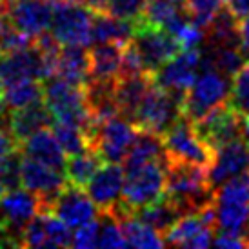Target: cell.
Masks as SVG:
<instances>
[{"label":"cell","instance_id":"obj_1","mask_svg":"<svg viewBox=\"0 0 249 249\" xmlns=\"http://www.w3.org/2000/svg\"><path fill=\"white\" fill-rule=\"evenodd\" d=\"M180 214L196 213L214 204V189L209 184L208 169L186 162L167 160L166 193Z\"/></svg>","mask_w":249,"mask_h":249},{"label":"cell","instance_id":"obj_2","mask_svg":"<svg viewBox=\"0 0 249 249\" xmlns=\"http://www.w3.org/2000/svg\"><path fill=\"white\" fill-rule=\"evenodd\" d=\"M44 104L53 115V120L82 127L91 145L95 125L91 120V111L82 86H75L60 76H53L44 82Z\"/></svg>","mask_w":249,"mask_h":249},{"label":"cell","instance_id":"obj_3","mask_svg":"<svg viewBox=\"0 0 249 249\" xmlns=\"http://www.w3.org/2000/svg\"><path fill=\"white\" fill-rule=\"evenodd\" d=\"M166 164L164 162H149L131 171H125L122 202L115 209V216L124 213H133L135 209L153 204L166 193Z\"/></svg>","mask_w":249,"mask_h":249},{"label":"cell","instance_id":"obj_4","mask_svg":"<svg viewBox=\"0 0 249 249\" xmlns=\"http://www.w3.org/2000/svg\"><path fill=\"white\" fill-rule=\"evenodd\" d=\"M231 93V78L222 71L209 68L195 78L193 86L186 91L182 102V117L196 122L209 111L226 104Z\"/></svg>","mask_w":249,"mask_h":249},{"label":"cell","instance_id":"obj_5","mask_svg":"<svg viewBox=\"0 0 249 249\" xmlns=\"http://www.w3.org/2000/svg\"><path fill=\"white\" fill-rule=\"evenodd\" d=\"M184 97L186 95H178L153 84L144 100L140 102L133 124L139 129H147L162 137L182 117Z\"/></svg>","mask_w":249,"mask_h":249},{"label":"cell","instance_id":"obj_6","mask_svg":"<svg viewBox=\"0 0 249 249\" xmlns=\"http://www.w3.org/2000/svg\"><path fill=\"white\" fill-rule=\"evenodd\" d=\"M53 7L51 28L56 40L62 46H84L91 44V26L95 13L76 0H49Z\"/></svg>","mask_w":249,"mask_h":249},{"label":"cell","instance_id":"obj_7","mask_svg":"<svg viewBox=\"0 0 249 249\" xmlns=\"http://www.w3.org/2000/svg\"><path fill=\"white\" fill-rule=\"evenodd\" d=\"M164 149H166L167 160L175 162H186L193 166H200L209 169L213 164L214 151L209 144L202 139L198 131L195 129L191 120L180 117L164 135Z\"/></svg>","mask_w":249,"mask_h":249},{"label":"cell","instance_id":"obj_8","mask_svg":"<svg viewBox=\"0 0 249 249\" xmlns=\"http://www.w3.org/2000/svg\"><path fill=\"white\" fill-rule=\"evenodd\" d=\"M131 42L139 49L145 71L151 75L182 49L167 29L145 24L140 18H137V33L131 38Z\"/></svg>","mask_w":249,"mask_h":249},{"label":"cell","instance_id":"obj_9","mask_svg":"<svg viewBox=\"0 0 249 249\" xmlns=\"http://www.w3.org/2000/svg\"><path fill=\"white\" fill-rule=\"evenodd\" d=\"M214 206V204H213ZM208 206L196 213H186L178 216L164 235L166 246L204 249L213 246L214 238V208Z\"/></svg>","mask_w":249,"mask_h":249},{"label":"cell","instance_id":"obj_10","mask_svg":"<svg viewBox=\"0 0 249 249\" xmlns=\"http://www.w3.org/2000/svg\"><path fill=\"white\" fill-rule=\"evenodd\" d=\"M137 133H139V127L131 120L118 115L98 125L91 139L89 147L97 149L104 162L122 164L131 144L135 142Z\"/></svg>","mask_w":249,"mask_h":249},{"label":"cell","instance_id":"obj_11","mask_svg":"<svg viewBox=\"0 0 249 249\" xmlns=\"http://www.w3.org/2000/svg\"><path fill=\"white\" fill-rule=\"evenodd\" d=\"M198 71H200V51L180 49L173 58H169L159 71L153 73V80L164 89L186 95V91L193 86L195 78L198 76Z\"/></svg>","mask_w":249,"mask_h":249},{"label":"cell","instance_id":"obj_12","mask_svg":"<svg viewBox=\"0 0 249 249\" xmlns=\"http://www.w3.org/2000/svg\"><path fill=\"white\" fill-rule=\"evenodd\" d=\"M20 180L24 189H29L35 195H38V198L42 200V209L51 208V204L55 202L58 193L68 184L64 171H58L55 167L40 164V162L28 159V157L22 159Z\"/></svg>","mask_w":249,"mask_h":249},{"label":"cell","instance_id":"obj_13","mask_svg":"<svg viewBox=\"0 0 249 249\" xmlns=\"http://www.w3.org/2000/svg\"><path fill=\"white\" fill-rule=\"evenodd\" d=\"M125 171L122 164L104 162L86 186V193L100 213H115L122 202Z\"/></svg>","mask_w":249,"mask_h":249},{"label":"cell","instance_id":"obj_14","mask_svg":"<svg viewBox=\"0 0 249 249\" xmlns=\"http://www.w3.org/2000/svg\"><path fill=\"white\" fill-rule=\"evenodd\" d=\"M240 122L242 117L229 106V102H226L211 109L200 120L193 122V125L198 135L209 144V147L216 151L222 145L240 139Z\"/></svg>","mask_w":249,"mask_h":249},{"label":"cell","instance_id":"obj_15","mask_svg":"<svg viewBox=\"0 0 249 249\" xmlns=\"http://www.w3.org/2000/svg\"><path fill=\"white\" fill-rule=\"evenodd\" d=\"M26 78L44 82V55L35 42L28 48L0 55V91Z\"/></svg>","mask_w":249,"mask_h":249},{"label":"cell","instance_id":"obj_16","mask_svg":"<svg viewBox=\"0 0 249 249\" xmlns=\"http://www.w3.org/2000/svg\"><path fill=\"white\" fill-rule=\"evenodd\" d=\"M49 211H53L71 229H76L84 224L97 220V216L100 214L95 202L86 193V189L73 186V184H66V187L51 204Z\"/></svg>","mask_w":249,"mask_h":249},{"label":"cell","instance_id":"obj_17","mask_svg":"<svg viewBox=\"0 0 249 249\" xmlns=\"http://www.w3.org/2000/svg\"><path fill=\"white\" fill-rule=\"evenodd\" d=\"M38 211H42V200L29 189H11L0 196V214L18 246H22V229Z\"/></svg>","mask_w":249,"mask_h":249},{"label":"cell","instance_id":"obj_18","mask_svg":"<svg viewBox=\"0 0 249 249\" xmlns=\"http://www.w3.org/2000/svg\"><path fill=\"white\" fill-rule=\"evenodd\" d=\"M249 171V145L236 139L214 151L213 164L208 169V178L213 189L224 182Z\"/></svg>","mask_w":249,"mask_h":249},{"label":"cell","instance_id":"obj_19","mask_svg":"<svg viewBox=\"0 0 249 249\" xmlns=\"http://www.w3.org/2000/svg\"><path fill=\"white\" fill-rule=\"evenodd\" d=\"M6 15L15 28L35 40L51 28L53 7L49 0H15L9 4Z\"/></svg>","mask_w":249,"mask_h":249},{"label":"cell","instance_id":"obj_20","mask_svg":"<svg viewBox=\"0 0 249 249\" xmlns=\"http://www.w3.org/2000/svg\"><path fill=\"white\" fill-rule=\"evenodd\" d=\"M20 151L24 153V157L33 159L49 167H55L58 171L66 169L68 155L62 149L60 142L56 140L53 129L49 127H42L33 135H29L26 140H22Z\"/></svg>","mask_w":249,"mask_h":249},{"label":"cell","instance_id":"obj_21","mask_svg":"<svg viewBox=\"0 0 249 249\" xmlns=\"http://www.w3.org/2000/svg\"><path fill=\"white\" fill-rule=\"evenodd\" d=\"M155 84L151 73H137V75H120L115 82V100H117L120 117L135 120L137 109L144 100L147 91Z\"/></svg>","mask_w":249,"mask_h":249},{"label":"cell","instance_id":"obj_22","mask_svg":"<svg viewBox=\"0 0 249 249\" xmlns=\"http://www.w3.org/2000/svg\"><path fill=\"white\" fill-rule=\"evenodd\" d=\"M51 124H53V115L49 113L44 100L35 102L28 107H22V109L9 111L6 120V127L18 140V144L28 139L29 135H33L42 127H49Z\"/></svg>","mask_w":249,"mask_h":249},{"label":"cell","instance_id":"obj_23","mask_svg":"<svg viewBox=\"0 0 249 249\" xmlns=\"http://www.w3.org/2000/svg\"><path fill=\"white\" fill-rule=\"evenodd\" d=\"M164 160H167V155L162 137L147 129H139L122 166H124V171H131L135 167H140L149 162H164Z\"/></svg>","mask_w":249,"mask_h":249},{"label":"cell","instance_id":"obj_24","mask_svg":"<svg viewBox=\"0 0 249 249\" xmlns=\"http://www.w3.org/2000/svg\"><path fill=\"white\" fill-rule=\"evenodd\" d=\"M124 44L106 42L95 44L89 51V78L91 80H117L122 70Z\"/></svg>","mask_w":249,"mask_h":249},{"label":"cell","instance_id":"obj_25","mask_svg":"<svg viewBox=\"0 0 249 249\" xmlns=\"http://www.w3.org/2000/svg\"><path fill=\"white\" fill-rule=\"evenodd\" d=\"M137 33V20L117 18L109 13H95L91 26V44H125Z\"/></svg>","mask_w":249,"mask_h":249},{"label":"cell","instance_id":"obj_26","mask_svg":"<svg viewBox=\"0 0 249 249\" xmlns=\"http://www.w3.org/2000/svg\"><path fill=\"white\" fill-rule=\"evenodd\" d=\"M56 76L75 86H86L89 80V51L84 46H62L58 53Z\"/></svg>","mask_w":249,"mask_h":249},{"label":"cell","instance_id":"obj_27","mask_svg":"<svg viewBox=\"0 0 249 249\" xmlns=\"http://www.w3.org/2000/svg\"><path fill=\"white\" fill-rule=\"evenodd\" d=\"M131 214L137 216L140 222H144L147 226H151L153 229H157L162 235H166L167 229L178 220V216H182L180 211L177 209V206L167 198L166 195L157 202H153V204H147L144 208L135 209Z\"/></svg>","mask_w":249,"mask_h":249},{"label":"cell","instance_id":"obj_28","mask_svg":"<svg viewBox=\"0 0 249 249\" xmlns=\"http://www.w3.org/2000/svg\"><path fill=\"white\" fill-rule=\"evenodd\" d=\"M122 231L127 244L133 248L140 249H149V248H164L166 246V238L162 233H159L157 229H153L151 226H147L144 222H140L137 216H133L131 213H125L118 216Z\"/></svg>","mask_w":249,"mask_h":249},{"label":"cell","instance_id":"obj_29","mask_svg":"<svg viewBox=\"0 0 249 249\" xmlns=\"http://www.w3.org/2000/svg\"><path fill=\"white\" fill-rule=\"evenodd\" d=\"M102 164H104V160L98 155L97 149H93V147H88L86 151L70 157L66 162V169H64L68 184L86 189L88 182L93 178V175L100 169Z\"/></svg>","mask_w":249,"mask_h":249},{"label":"cell","instance_id":"obj_30","mask_svg":"<svg viewBox=\"0 0 249 249\" xmlns=\"http://www.w3.org/2000/svg\"><path fill=\"white\" fill-rule=\"evenodd\" d=\"M214 229L220 233L244 235L249 238V206L214 204Z\"/></svg>","mask_w":249,"mask_h":249},{"label":"cell","instance_id":"obj_31","mask_svg":"<svg viewBox=\"0 0 249 249\" xmlns=\"http://www.w3.org/2000/svg\"><path fill=\"white\" fill-rule=\"evenodd\" d=\"M0 95L9 111L22 109V107H28L35 102L44 100V84L36 78H26V80L7 86L6 89L0 91Z\"/></svg>","mask_w":249,"mask_h":249},{"label":"cell","instance_id":"obj_32","mask_svg":"<svg viewBox=\"0 0 249 249\" xmlns=\"http://www.w3.org/2000/svg\"><path fill=\"white\" fill-rule=\"evenodd\" d=\"M51 129H53L56 140L60 142L62 149L66 151L68 157L78 155V153L86 151V149L89 147V139H88V135H86V131H84L82 127H78V125L53 120Z\"/></svg>","mask_w":249,"mask_h":249},{"label":"cell","instance_id":"obj_33","mask_svg":"<svg viewBox=\"0 0 249 249\" xmlns=\"http://www.w3.org/2000/svg\"><path fill=\"white\" fill-rule=\"evenodd\" d=\"M214 204L249 206V171L224 182L214 189Z\"/></svg>","mask_w":249,"mask_h":249},{"label":"cell","instance_id":"obj_34","mask_svg":"<svg viewBox=\"0 0 249 249\" xmlns=\"http://www.w3.org/2000/svg\"><path fill=\"white\" fill-rule=\"evenodd\" d=\"M228 102L240 117H249V60L231 78V93Z\"/></svg>","mask_w":249,"mask_h":249},{"label":"cell","instance_id":"obj_35","mask_svg":"<svg viewBox=\"0 0 249 249\" xmlns=\"http://www.w3.org/2000/svg\"><path fill=\"white\" fill-rule=\"evenodd\" d=\"M98 248H129L122 226H120V220L113 213H100Z\"/></svg>","mask_w":249,"mask_h":249},{"label":"cell","instance_id":"obj_36","mask_svg":"<svg viewBox=\"0 0 249 249\" xmlns=\"http://www.w3.org/2000/svg\"><path fill=\"white\" fill-rule=\"evenodd\" d=\"M224 6L226 0H184V7L189 18L204 31Z\"/></svg>","mask_w":249,"mask_h":249},{"label":"cell","instance_id":"obj_37","mask_svg":"<svg viewBox=\"0 0 249 249\" xmlns=\"http://www.w3.org/2000/svg\"><path fill=\"white\" fill-rule=\"evenodd\" d=\"M22 155L20 147L11 151L9 155H6L4 159H0V182L6 191L11 189H18V186H22L20 180V167H22Z\"/></svg>","mask_w":249,"mask_h":249},{"label":"cell","instance_id":"obj_38","mask_svg":"<svg viewBox=\"0 0 249 249\" xmlns=\"http://www.w3.org/2000/svg\"><path fill=\"white\" fill-rule=\"evenodd\" d=\"M33 44V38L22 33L18 28H15L6 17V20L0 26V55L2 53H13L18 49H24Z\"/></svg>","mask_w":249,"mask_h":249},{"label":"cell","instance_id":"obj_39","mask_svg":"<svg viewBox=\"0 0 249 249\" xmlns=\"http://www.w3.org/2000/svg\"><path fill=\"white\" fill-rule=\"evenodd\" d=\"M147 0H107V13L124 18V20H137L144 13Z\"/></svg>","mask_w":249,"mask_h":249},{"label":"cell","instance_id":"obj_40","mask_svg":"<svg viewBox=\"0 0 249 249\" xmlns=\"http://www.w3.org/2000/svg\"><path fill=\"white\" fill-rule=\"evenodd\" d=\"M71 246L78 249L98 248V220H93L89 224H84L80 228H76L73 233Z\"/></svg>","mask_w":249,"mask_h":249},{"label":"cell","instance_id":"obj_41","mask_svg":"<svg viewBox=\"0 0 249 249\" xmlns=\"http://www.w3.org/2000/svg\"><path fill=\"white\" fill-rule=\"evenodd\" d=\"M213 246H216V248L242 249V248H249V238H248V236H244V235L220 233V235H214Z\"/></svg>","mask_w":249,"mask_h":249},{"label":"cell","instance_id":"obj_42","mask_svg":"<svg viewBox=\"0 0 249 249\" xmlns=\"http://www.w3.org/2000/svg\"><path fill=\"white\" fill-rule=\"evenodd\" d=\"M18 147H20V144L11 135V131L7 127H0V159H4L6 155H9V153L18 149Z\"/></svg>","mask_w":249,"mask_h":249},{"label":"cell","instance_id":"obj_43","mask_svg":"<svg viewBox=\"0 0 249 249\" xmlns=\"http://www.w3.org/2000/svg\"><path fill=\"white\" fill-rule=\"evenodd\" d=\"M238 38H240V51L249 60V15L240 18L238 24Z\"/></svg>","mask_w":249,"mask_h":249},{"label":"cell","instance_id":"obj_44","mask_svg":"<svg viewBox=\"0 0 249 249\" xmlns=\"http://www.w3.org/2000/svg\"><path fill=\"white\" fill-rule=\"evenodd\" d=\"M226 6L238 20L249 15V0H226Z\"/></svg>","mask_w":249,"mask_h":249},{"label":"cell","instance_id":"obj_45","mask_svg":"<svg viewBox=\"0 0 249 249\" xmlns=\"http://www.w3.org/2000/svg\"><path fill=\"white\" fill-rule=\"evenodd\" d=\"M93 13H107V0H80Z\"/></svg>","mask_w":249,"mask_h":249},{"label":"cell","instance_id":"obj_46","mask_svg":"<svg viewBox=\"0 0 249 249\" xmlns=\"http://www.w3.org/2000/svg\"><path fill=\"white\" fill-rule=\"evenodd\" d=\"M240 139L249 145V117H242V122H240Z\"/></svg>","mask_w":249,"mask_h":249},{"label":"cell","instance_id":"obj_47","mask_svg":"<svg viewBox=\"0 0 249 249\" xmlns=\"http://www.w3.org/2000/svg\"><path fill=\"white\" fill-rule=\"evenodd\" d=\"M7 113H9V109H7L6 102H4V98H2V95H0V127H6Z\"/></svg>","mask_w":249,"mask_h":249},{"label":"cell","instance_id":"obj_48","mask_svg":"<svg viewBox=\"0 0 249 249\" xmlns=\"http://www.w3.org/2000/svg\"><path fill=\"white\" fill-rule=\"evenodd\" d=\"M15 0H4V6H6V13H7V7H9V4H13Z\"/></svg>","mask_w":249,"mask_h":249},{"label":"cell","instance_id":"obj_49","mask_svg":"<svg viewBox=\"0 0 249 249\" xmlns=\"http://www.w3.org/2000/svg\"><path fill=\"white\" fill-rule=\"evenodd\" d=\"M6 193V189H4V186H2V182H0V196Z\"/></svg>","mask_w":249,"mask_h":249},{"label":"cell","instance_id":"obj_50","mask_svg":"<svg viewBox=\"0 0 249 249\" xmlns=\"http://www.w3.org/2000/svg\"><path fill=\"white\" fill-rule=\"evenodd\" d=\"M0 9H4V11H6V6H4V0H0Z\"/></svg>","mask_w":249,"mask_h":249},{"label":"cell","instance_id":"obj_51","mask_svg":"<svg viewBox=\"0 0 249 249\" xmlns=\"http://www.w3.org/2000/svg\"><path fill=\"white\" fill-rule=\"evenodd\" d=\"M175 2H178V4H184V0H175Z\"/></svg>","mask_w":249,"mask_h":249},{"label":"cell","instance_id":"obj_52","mask_svg":"<svg viewBox=\"0 0 249 249\" xmlns=\"http://www.w3.org/2000/svg\"><path fill=\"white\" fill-rule=\"evenodd\" d=\"M76 2H80V0H76ZM80 4H82V2H80Z\"/></svg>","mask_w":249,"mask_h":249}]
</instances>
